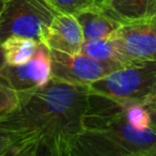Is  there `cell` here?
Here are the masks:
<instances>
[{"instance_id": "obj_17", "label": "cell", "mask_w": 156, "mask_h": 156, "mask_svg": "<svg viewBox=\"0 0 156 156\" xmlns=\"http://www.w3.org/2000/svg\"><path fill=\"white\" fill-rule=\"evenodd\" d=\"M142 104L145 107H147V108H156V80L154 83V86L152 88L151 92L145 98V100L143 101Z\"/></svg>"}, {"instance_id": "obj_4", "label": "cell", "mask_w": 156, "mask_h": 156, "mask_svg": "<svg viewBox=\"0 0 156 156\" xmlns=\"http://www.w3.org/2000/svg\"><path fill=\"white\" fill-rule=\"evenodd\" d=\"M52 60V80L74 86L88 87L117 67L95 61L83 54L71 55L50 50Z\"/></svg>"}, {"instance_id": "obj_3", "label": "cell", "mask_w": 156, "mask_h": 156, "mask_svg": "<svg viewBox=\"0 0 156 156\" xmlns=\"http://www.w3.org/2000/svg\"><path fill=\"white\" fill-rule=\"evenodd\" d=\"M57 13L47 0H9L0 18V42L22 37L42 43Z\"/></svg>"}, {"instance_id": "obj_11", "label": "cell", "mask_w": 156, "mask_h": 156, "mask_svg": "<svg viewBox=\"0 0 156 156\" xmlns=\"http://www.w3.org/2000/svg\"><path fill=\"white\" fill-rule=\"evenodd\" d=\"M39 42L22 37H10L2 42L8 65L16 66L29 62L37 52Z\"/></svg>"}, {"instance_id": "obj_12", "label": "cell", "mask_w": 156, "mask_h": 156, "mask_svg": "<svg viewBox=\"0 0 156 156\" xmlns=\"http://www.w3.org/2000/svg\"><path fill=\"white\" fill-rule=\"evenodd\" d=\"M52 7L61 13L76 15L88 10H105L106 0H54Z\"/></svg>"}, {"instance_id": "obj_5", "label": "cell", "mask_w": 156, "mask_h": 156, "mask_svg": "<svg viewBox=\"0 0 156 156\" xmlns=\"http://www.w3.org/2000/svg\"><path fill=\"white\" fill-rule=\"evenodd\" d=\"M133 64L156 61V20H142L123 24L110 37Z\"/></svg>"}, {"instance_id": "obj_19", "label": "cell", "mask_w": 156, "mask_h": 156, "mask_svg": "<svg viewBox=\"0 0 156 156\" xmlns=\"http://www.w3.org/2000/svg\"><path fill=\"white\" fill-rule=\"evenodd\" d=\"M7 65L8 63H7V59H5V54L2 46V42H0V72L2 71Z\"/></svg>"}, {"instance_id": "obj_6", "label": "cell", "mask_w": 156, "mask_h": 156, "mask_svg": "<svg viewBox=\"0 0 156 156\" xmlns=\"http://www.w3.org/2000/svg\"><path fill=\"white\" fill-rule=\"evenodd\" d=\"M51 79V52L42 43L39 44L37 52L29 62L16 66L7 65L0 72V80L20 92L42 89Z\"/></svg>"}, {"instance_id": "obj_7", "label": "cell", "mask_w": 156, "mask_h": 156, "mask_svg": "<svg viewBox=\"0 0 156 156\" xmlns=\"http://www.w3.org/2000/svg\"><path fill=\"white\" fill-rule=\"evenodd\" d=\"M83 42V30L75 15L59 12L46 30L42 44L50 50L77 55L80 54Z\"/></svg>"}, {"instance_id": "obj_13", "label": "cell", "mask_w": 156, "mask_h": 156, "mask_svg": "<svg viewBox=\"0 0 156 156\" xmlns=\"http://www.w3.org/2000/svg\"><path fill=\"white\" fill-rule=\"evenodd\" d=\"M126 121L137 130H147L151 128V115L142 103H128L125 108Z\"/></svg>"}, {"instance_id": "obj_9", "label": "cell", "mask_w": 156, "mask_h": 156, "mask_svg": "<svg viewBox=\"0 0 156 156\" xmlns=\"http://www.w3.org/2000/svg\"><path fill=\"white\" fill-rule=\"evenodd\" d=\"M80 54L89 57L95 61L111 65L117 69L133 65L122 55L112 40H91L85 41L81 46Z\"/></svg>"}, {"instance_id": "obj_23", "label": "cell", "mask_w": 156, "mask_h": 156, "mask_svg": "<svg viewBox=\"0 0 156 156\" xmlns=\"http://www.w3.org/2000/svg\"></svg>"}, {"instance_id": "obj_22", "label": "cell", "mask_w": 156, "mask_h": 156, "mask_svg": "<svg viewBox=\"0 0 156 156\" xmlns=\"http://www.w3.org/2000/svg\"><path fill=\"white\" fill-rule=\"evenodd\" d=\"M47 1H48V2H49V3H50V5H52V2H54V0H47Z\"/></svg>"}, {"instance_id": "obj_1", "label": "cell", "mask_w": 156, "mask_h": 156, "mask_svg": "<svg viewBox=\"0 0 156 156\" xmlns=\"http://www.w3.org/2000/svg\"><path fill=\"white\" fill-rule=\"evenodd\" d=\"M89 89L58 83L25 91L20 108L0 117V127L27 138L74 139L85 128Z\"/></svg>"}, {"instance_id": "obj_10", "label": "cell", "mask_w": 156, "mask_h": 156, "mask_svg": "<svg viewBox=\"0 0 156 156\" xmlns=\"http://www.w3.org/2000/svg\"><path fill=\"white\" fill-rule=\"evenodd\" d=\"M105 10L122 25L149 20V0H106Z\"/></svg>"}, {"instance_id": "obj_16", "label": "cell", "mask_w": 156, "mask_h": 156, "mask_svg": "<svg viewBox=\"0 0 156 156\" xmlns=\"http://www.w3.org/2000/svg\"><path fill=\"white\" fill-rule=\"evenodd\" d=\"M37 138L28 139L23 141L22 143L14 147L5 156H37Z\"/></svg>"}, {"instance_id": "obj_15", "label": "cell", "mask_w": 156, "mask_h": 156, "mask_svg": "<svg viewBox=\"0 0 156 156\" xmlns=\"http://www.w3.org/2000/svg\"><path fill=\"white\" fill-rule=\"evenodd\" d=\"M28 139L32 138H27L17 133H13L11 130L0 127V156H5L14 147L22 143L23 141L28 140Z\"/></svg>"}, {"instance_id": "obj_8", "label": "cell", "mask_w": 156, "mask_h": 156, "mask_svg": "<svg viewBox=\"0 0 156 156\" xmlns=\"http://www.w3.org/2000/svg\"><path fill=\"white\" fill-rule=\"evenodd\" d=\"M80 25L85 41L108 40L122 26L106 10H88L75 15Z\"/></svg>"}, {"instance_id": "obj_20", "label": "cell", "mask_w": 156, "mask_h": 156, "mask_svg": "<svg viewBox=\"0 0 156 156\" xmlns=\"http://www.w3.org/2000/svg\"><path fill=\"white\" fill-rule=\"evenodd\" d=\"M151 115V128L156 132V108H147Z\"/></svg>"}, {"instance_id": "obj_18", "label": "cell", "mask_w": 156, "mask_h": 156, "mask_svg": "<svg viewBox=\"0 0 156 156\" xmlns=\"http://www.w3.org/2000/svg\"><path fill=\"white\" fill-rule=\"evenodd\" d=\"M147 18L149 20H156V0H149Z\"/></svg>"}, {"instance_id": "obj_14", "label": "cell", "mask_w": 156, "mask_h": 156, "mask_svg": "<svg viewBox=\"0 0 156 156\" xmlns=\"http://www.w3.org/2000/svg\"><path fill=\"white\" fill-rule=\"evenodd\" d=\"M25 92H20L0 80V117L7 115L20 108Z\"/></svg>"}, {"instance_id": "obj_21", "label": "cell", "mask_w": 156, "mask_h": 156, "mask_svg": "<svg viewBox=\"0 0 156 156\" xmlns=\"http://www.w3.org/2000/svg\"><path fill=\"white\" fill-rule=\"evenodd\" d=\"M8 2H9V0H0V18H1L5 8H7Z\"/></svg>"}, {"instance_id": "obj_2", "label": "cell", "mask_w": 156, "mask_h": 156, "mask_svg": "<svg viewBox=\"0 0 156 156\" xmlns=\"http://www.w3.org/2000/svg\"><path fill=\"white\" fill-rule=\"evenodd\" d=\"M156 80V61L136 63L88 86L91 93L122 103H143Z\"/></svg>"}]
</instances>
